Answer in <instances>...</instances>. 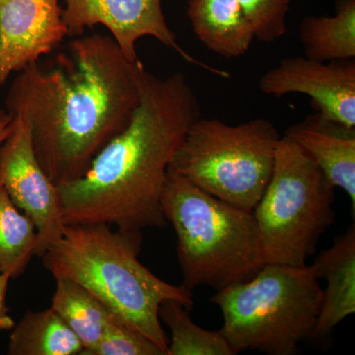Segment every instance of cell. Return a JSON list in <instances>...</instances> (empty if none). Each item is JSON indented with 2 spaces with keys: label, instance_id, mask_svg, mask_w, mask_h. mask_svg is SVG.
Returning <instances> with one entry per match:
<instances>
[{
  "label": "cell",
  "instance_id": "cell-1",
  "mask_svg": "<svg viewBox=\"0 0 355 355\" xmlns=\"http://www.w3.org/2000/svg\"><path fill=\"white\" fill-rule=\"evenodd\" d=\"M140 60L130 62L110 34L76 37L50 64L17 72L6 109L31 130L32 146L51 182L76 181L130 125L139 106Z\"/></svg>",
  "mask_w": 355,
  "mask_h": 355
},
{
  "label": "cell",
  "instance_id": "cell-2",
  "mask_svg": "<svg viewBox=\"0 0 355 355\" xmlns=\"http://www.w3.org/2000/svg\"><path fill=\"white\" fill-rule=\"evenodd\" d=\"M140 101L130 125L96 155L84 176L58 184L65 225L104 223L125 231L167 225L161 193L200 103L182 72L160 78L140 62Z\"/></svg>",
  "mask_w": 355,
  "mask_h": 355
},
{
  "label": "cell",
  "instance_id": "cell-3",
  "mask_svg": "<svg viewBox=\"0 0 355 355\" xmlns=\"http://www.w3.org/2000/svg\"><path fill=\"white\" fill-rule=\"evenodd\" d=\"M141 244V231L113 230L104 223L65 225L62 237L42 258L53 277L76 280L168 355L169 338L159 307L173 299L191 310L193 294L182 284L159 279L142 265Z\"/></svg>",
  "mask_w": 355,
  "mask_h": 355
},
{
  "label": "cell",
  "instance_id": "cell-4",
  "mask_svg": "<svg viewBox=\"0 0 355 355\" xmlns=\"http://www.w3.org/2000/svg\"><path fill=\"white\" fill-rule=\"evenodd\" d=\"M161 209L177 236V256L188 291H217L254 277L266 261L254 212L214 197L168 170Z\"/></svg>",
  "mask_w": 355,
  "mask_h": 355
},
{
  "label": "cell",
  "instance_id": "cell-5",
  "mask_svg": "<svg viewBox=\"0 0 355 355\" xmlns=\"http://www.w3.org/2000/svg\"><path fill=\"white\" fill-rule=\"evenodd\" d=\"M211 301L220 308V331L235 354L249 349L295 355L313 336L323 288L313 265L266 263L251 279L217 291Z\"/></svg>",
  "mask_w": 355,
  "mask_h": 355
},
{
  "label": "cell",
  "instance_id": "cell-6",
  "mask_svg": "<svg viewBox=\"0 0 355 355\" xmlns=\"http://www.w3.org/2000/svg\"><path fill=\"white\" fill-rule=\"evenodd\" d=\"M280 137L263 118L237 125L200 118L169 169L214 197L253 211L272 177Z\"/></svg>",
  "mask_w": 355,
  "mask_h": 355
},
{
  "label": "cell",
  "instance_id": "cell-7",
  "mask_svg": "<svg viewBox=\"0 0 355 355\" xmlns=\"http://www.w3.org/2000/svg\"><path fill=\"white\" fill-rule=\"evenodd\" d=\"M335 187L307 153L280 137L272 177L253 212L266 263L302 266L336 219Z\"/></svg>",
  "mask_w": 355,
  "mask_h": 355
},
{
  "label": "cell",
  "instance_id": "cell-8",
  "mask_svg": "<svg viewBox=\"0 0 355 355\" xmlns=\"http://www.w3.org/2000/svg\"><path fill=\"white\" fill-rule=\"evenodd\" d=\"M13 119L12 132L0 146V187L34 222L38 233L35 256L42 258L64 234L62 203L58 187L35 154L29 123L21 116Z\"/></svg>",
  "mask_w": 355,
  "mask_h": 355
},
{
  "label": "cell",
  "instance_id": "cell-9",
  "mask_svg": "<svg viewBox=\"0 0 355 355\" xmlns=\"http://www.w3.org/2000/svg\"><path fill=\"white\" fill-rule=\"evenodd\" d=\"M65 3L62 19L70 37L83 36L87 28L104 26L123 55L132 62L139 60L137 41L142 37H153L189 64L217 76L229 77L228 72L203 64L179 44L176 34L166 21L162 0H65Z\"/></svg>",
  "mask_w": 355,
  "mask_h": 355
},
{
  "label": "cell",
  "instance_id": "cell-10",
  "mask_svg": "<svg viewBox=\"0 0 355 355\" xmlns=\"http://www.w3.org/2000/svg\"><path fill=\"white\" fill-rule=\"evenodd\" d=\"M259 86L263 94L275 97L307 95L315 112L355 128L354 60L323 62L306 57L284 58L261 77Z\"/></svg>",
  "mask_w": 355,
  "mask_h": 355
},
{
  "label": "cell",
  "instance_id": "cell-11",
  "mask_svg": "<svg viewBox=\"0 0 355 355\" xmlns=\"http://www.w3.org/2000/svg\"><path fill=\"white\" fill-rule=\"evenodd\" d=\"M60 0H0V88L69 36Z\"/></svg>",
  "mask_w": 355,
  "mask_h": 355
},
{
  "label": "cell",
  "instance_id": "cell-12",
  "mask_svg": "<svg viewBox=\"0 0 355 355\" xmlns=\"http://www.w3.org/2000/svg\"><path fill=\"white\" fill-rule=\"evenodd\" d=\"M286 137L298 144L335 188L349 196L355 211V128L315 112L287 128Z\"/></svg>",
  "mask_w": 355,
  "mask_h": 355
},
{
  "label": "cell",
  "instance_id": "cell-13",
  "mask_svg": "<svg viewBox=\"0 0 355 355\" xmlns=\"http://www.w3.org/2000/svg\"><path fill=\"white\" fill-rule=\"evenodd\" d=\"M318 279H326L321 311L312 338H323L355 313V226L336 238L313 263Z\"/></svg>",
  "mask_w": 355,
  "mask_h": 355
},
{
  "label": "cell",
  "instance_id": "cell-14",
  "mask_svg": "<svg viewBox=\"0 0 355 355\" xmlns=\"http://www.w3.org/2000/svg\"><path fill=\"white\" fill-rule=\"evenodd\" d=\"M188 16L198 40L221 57H242L256 39L238 0H189Z\"/></svg>",
  "mask_w": 355,
  "mask_h": 355
},
{
  "label": "cell",
  "instance_id": "cell-15",
  "mask_svg": "<svg viewBox=\"0 0 355 355\" xmlns=\"http://www.w3.org/2000/svg\"><path fill=\"white\" fill-rule=\"evenodd\" d=\"M334 16H307L299 26L305 57L317 62L354 60L355 0H338Z\"/></svg>",
  "mask_w": 355,
  "mask_h": 355
},
{
  "label": "cell",
  "instance_id": "cell-16",
  "mask_svg": "<svg viewBox=\"0 0 355 355\" xmlns=\"http://www.w3.org/2000/svg\"><path fill=\"white\" fill-rule=\"evenodd\" d=\"M55 279L51 308L80 340L83 354L101 340L107 324L116 314L76 280L64 275Z\"/></svg>",
  "mask_w": 355,
  "mask_h": 355
},
{
  "label": "cell",
  "instance_id": "cell-17",
  "mask_svg": "<svg viewBox=\"0 0 355 355\" xmlns=\"http://www.w3.org/2000/svg\"><path fill=\"white\" fill-rule=\"evenodd\" d=\"M12 330L10 355H76L83 349L76 334L51 308L28 311Z\"/></svg>",
  "mask_w": 355,
  "mask_h": 355
},
{
  "label": "cell",
  "instance_id": "cell-18",
  "mask_svg": "<svg viewBox=\"0 0 355 355\" xmlns=\"http://www.w3.org/2000/svg\"><path fill=\"white\" fill-rule=\"evenodd\" d=\"M38 245L34 222L0 187V272L11 279L24 273Z\"/></svg>",
  "mask_w": 355,
  "mask_h": 355
},
{
  "label": "cell",
  "instance_id": "cell-19",
  "mask_svg": "<svg viewBox=\"0 0 355 355\" xmlns=\"http://www.w3.org/2000/svg\"><path fill=\"white\" fill-rule=\"evenodd\" d=\"M158 315L171 331L168 355H235L220 331L205 330L193 323L190 309L179 301L165 300Z\"/></svg>",
  "mask_w": 355,
  "mask_h": 355
},
{
  "label": "cell",
  "instance_id": "cell-20",
  "mask_svg": "<svg viewBox=\"0 0 355 355\" xmlns=\"http://www.w3.org/2000/svg\"><path fill=\"white\" fill-rule=\"evenodd\" d=\"M81 355H165L163 350L127 322L114 315L101 340Z\"/></svg>",
  "mask_w": 355,
  "mask_h": 355
},
{
  "label": "cell",
  "instance_id": "cell-21",
  "mask_svg": "<svg viewBox=\"0 0 355 355\" xmlns=\"http://www.w3.org/2000/svg\"><path fill=\"white\" fill-rule=\"evenodd\" d=\"M251 23L254 38L272 43L287 31L286 17L292 0H238Z\"/></svg>",
  "mask_w": 355,
  "mask_h": 355
},
{
  "label": "cell",
  "instance_id": "cell-22",
  "mask_svg": "<svg viewBox=\"0 0 355 355\" xmlns=\"http://www.w3.org/2000/svg\"><path fill=\"white\" fill-rule=\"evenodd\" d=\"M10 277L6 273H0V334L4 331L12 330L15 326L12 317L9 315L6 305V293Z\"/></svg>",
  "mask_w": 355,
  "mask_h": 355
},
{
  "label": "cell",
  "instance_id": "cell-23",
  "mask_svg": "<svg viewBox=\"0 0 355 355\" xmlns=\"http://www.w3.org/2000/svg\"><path fill=\"white\" fill-rule=\"evenodd\" d=\"M13 123V116L0 106V146L12 132Z\"/></svg>",
  "mask_w": 355,
  "mask_h": 355
},
{
  "label": "cell",
  "instance_id": "cell-24",
  "mask_svg": "<svg viewBox=\"0 0 355 355\" xmlns=\"http://www.w3.org/2000/svg\"><path fill=\"white\" fill-rule=\"evenodd\" d=\"M0 273H1V272H0Z\"/></svg>",
  "mask_w": 355,
  "mask_h": 355
}]
</instances>
